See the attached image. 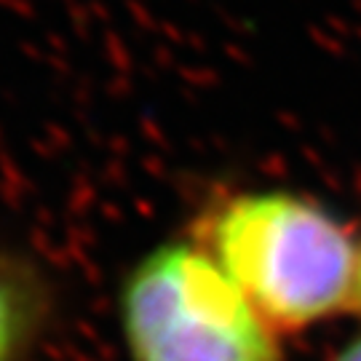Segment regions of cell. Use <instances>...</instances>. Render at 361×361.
<instances>
[{
	"instance_id": "obj_3",
	"label": "cell",
	"mask_w": 361,
	"mask_h": 361,
	"mask_svg": "<svg viewBox=\"0 0 361 361\" xmlns=\"http://www.w3.org/2000/svg\"><path fill=\"white\" fill-rule=\"evenodd\" d=\"M46 313V289L35 268L0 252V361H19Z\"/></svg>"
},
{
	"instance_id": "obj_4",
	"label": "cell",
	"mask_w": 361,
	"mask_h": 361,
	"mask_svg": "<svg viewBox=\"0 0 361 361\" xmlns=\"http://www.w3.org/2000/svg\"><path fill=\"white\" fill-rule=\"evenodd\" d=\"M335 361H361V335L335 356Z\"/></svg>"
},
{
	"instance_id": "obj_5",
	"label": "cell",
	"mask_w": 361,
	"mask_h": 361,
	"mask_svg": "<svg viewBox=\"0 0 361 361\" xmlns=\"http://www.w3.org/2000/svg\"><path fill=\"white\" fill-rule=\"evenodd\" d=\"M353 305L361 308V246H359V268H356V295H353Z\"/></svg>"
},
{
	"instance_id": "obj_2",
	"label": "cell",
	"mask_w": 361,
	"mask_h": 361,
	"mask_svg": "<svg viewBox=\"0 0 361 361\" xmlns=\"http://www.w3.org/2000/svg\"><path fill=\"white\" fill-rule=\"evenodd\" d=\"M134 361H281L271 326L209 252L169 244L134 268L121 295Z\"/></svg>"
},
{
	"instance_id": "obj_1",
	"label": "cell",
	"mask_w": 361,
	"mask_h": 361,
	"mask_svg": "<svg viewBox=\"0 0 361 361\" xmlns=\"http://www.w3.org/2000/svg\"><path fill=\"white\" fill-rule=\"evenodd\" d=\"M209 246L271 329L322 322L356 295L359 246L326 209L300 195L231 198L209 222Z\"/></svg>"
}]
</instances>
